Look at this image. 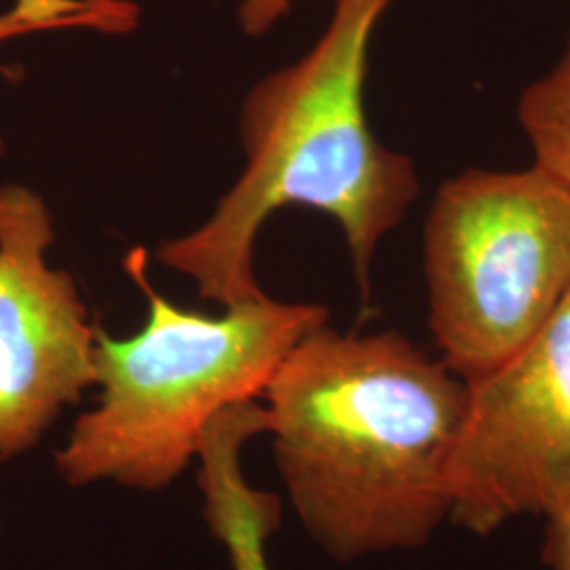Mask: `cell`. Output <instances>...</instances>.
Here are the masks:
<instances>
[{
  "label": "cell",
  "mask_w": 570,
  "mask_h": 570,
  "mask_svg": "<svg viewBox=\"0 0 570 570\" xmlns=\"http://www.w3.org/2000/svg\"><path fill=\"white\" fill-rule=\"evenodd\" d=\"M266 433L306 534L336 562L423 548L450 520L468 381L397 332L315 327L271 376Z\"/></svg>",
  "instance_id": "cell-1"
},
{
  "label": "cell",
  "mask_w": 570,
  "mask_h": 570,
  "mask_svg": "<svg viewBox=\"0 0 570 570\" xmlns=\"http://www.w3.org/2000/svg\"><path fill=\"white\" fill-rule=\"evenodd\" d=\"M389 4L336 0L305 58L247 96L244 176L202 228L157 252L165 266L197 282L205 301L230 308L265 296L254 279V242L266 218L292 204L341 225L367 292L376 245L421 190L412 161L374 138L364 108L370 39Z\"/></svg>",
  "instance_id": "cell-2"
},
{
  "label": "cell",
  "mask_w": 570,
  "mask_h": 570,
  "mask_svg": "<svg viewBox=\"0 0 570 570\" xmlns=\"http://www.w3.org/2000/svg\"><path fill=\"white\" fill-rule=\"evenodd\" d=\"M125 268L148 296L146 326L129 338L98 330L102 391L56 452V471L75 489L112 482L159 492L188 469L223 412L263 397L285 355L327 324V308L261 296L209 317L153 289L144 249Z\"/></svg>",
  "instance_id": "cell-3"
},
{
  "label": "cell",
  "mask_w": 570,
  "mask_h": 570,
  "mask_svg": "<svg viewBox=\"0 0 570 570\" xmlns=\"http://www.w3.org/2000/svg\"><path fill=\"white\" fill-rule=\"evenodd\" d=\"M429 327L471 381L505 362L570 292V188L543 167L471 169L438 190L425 226Z\"/></svg>",
  "instance_id": "cell-4"
},
{
  "label": "cell",
  "mask_w": 570,
  "mask_h": 570,
  "mask_svg": "<svg viewBox=\"0 0 570 570\" xmlns=\"http://www.w3.org/2000/svg\"><path fill=\"white\" fill-rule=\"evenodd\" d=\"M570 499V292L527 345L468 381L450 520L489 537Z\"/></svg>",
  "instance_id": "cell-5"
},
{
  "label": "cell",
  "mask_w": 570,
  "mask_h": 570,
  "mask_svg": "<svg viewBox=\"0 0 570 570\" xmlns=\"http://www.w3.org/2000/svg\"><path fill=\"white\" fill-rule=\"evenodd\" d=\"M49 209L0 186V463L35 449L96 385V334L75 279L47 266Z\"/></svg>",
  "instance_id": "cell-6"
},
{
  "label": "cell",
  "mask_w": 570,
  "mask_h": 570,
  "mask_svg": "<svg viewBox=\"0 0 570 570\" xmlns=\"http://www.w3.org/2000/svg\"><path fill=\"white\" fill-rule=\"evenodd\" d=\"M518 117L534 150V165L570 188V39L550 75L522 91Z\"/></svg>",
  "instance_id": "cell-7"
},
{
  "label": "cell",
  "mask_w": 570,
  "mask_h": 570,
  "mask_svg": "<svg viewBox=\"0 0 570 570\" xmlns=\"http://www.w3.org/2000/svg\"><path fill=\"white\" fill-rule=\"evenodd\" d=\"M138 21L136 4L127 0H16L0 16V42L56 28H94L127 32ZM4 142L0 140V155Z\"/></svg>",
  "instance_id": "cell-8"
},
{
  "label": "cell",
  "mask_w": 570,
  "mask_h": 570,
  "mask_svg": "<svg viewBox=\"0 0 570 570\" xmlns=\"http://www.w3.org/2000/svg\"><path fill=\"white\" fill-rule=\"evenodd\" d=\"M543 562L548 570H570V499L546 518Z\"/></svg>",
  "instance_id": "cell-9"
},
{
  "label": "cell",
  "mask_w": 570,
  "mask_h": 570,
  "mask_svg": "<svg viewBox=\"0 0 570 570\" xmlns=\"http://www.w3.org/2000/svg\"><path fill=\"white\" fill-rule=\"evenodd\" d=\"M294 0H244L242 4V21L244 28L252 35H261L273 21L279 20Z\"/></svg>",
  "instance_id": "cell-10"
}]
</instances>
